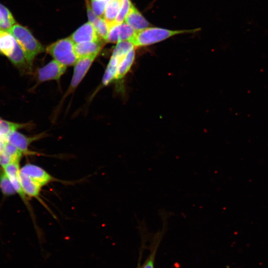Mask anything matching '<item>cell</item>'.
Instances as JSON below:
<instances>
[{
    "instance_id": "cell-1",
    "label": "cell",
    "mask_w": 268,
    "mask_h": 268,
    "mask_svg": "<svg viewBox=\"0 0 268 268\" xmlns=\"http://www.w3.org/2000/svg\"><path fill=\"white\" fill-rule=\"evenodd\" d=\"M199 30H170L159 27H147L136 32L129 41L134 47H143L161 42L176 35L195 32Z\"/></svg>"
},
{
    "instance_id": "cell-2",
    "label": "cell",
    "mask_w": 268,
    "mask_h": 268,
    "mask_svg": "<svg viewBox=\"0 0 268 268\" xmlns=\"http://www.w3.org/2000/svg\"><path fill=\"white\" fill-rule=\"evenodd\" d=\"M8 31L22 49L28 65H31L36 56L44 51L42 45L28 28L19 24H15Z\"/></svg>"
},
{
    "instance_id": "cell-3",
    "label": "cell",
    "mask_w": 268,
    "mask_h": 268,
    "mask_svg": "<svg viewBox=\"0 0 268 268\" xmlns=\"http://www.w3.org/2000/svg\"><path fill=\"white\" fill-rule=\"evenodd\" d=\"M75 43L70 37L64 38L49 45L47 52L60 64L67 67L74 66L78 60Z\"/></svg>"
},
{
    "instance_id": "cell-4",
    "label": "cell",
    "mask_w": 268,
    "mask_h": 268,
    "mask_svg": "<svg viewBox=\"0 0 268 268\" xmlns=\"http://www.w3.org/2000/svg\"><path fill=\"white\" fill-rule=\"evenodd\" d=\"M134 46L129 41L119 42L115 46L102 78V84L107 85L115 79L119 66L123 58Z\"/></svg>"
},
{
    "instance_id": "cell-5",
    "label": "cell",
    "mask_w": 268,
    "mask_h": 268,
    "mask_svg": "<svg viewBox=\"0 0 268 268\" xmlns=\"http://www.w3.org/2000/svg\"><path fill=\"white\" fill-rule=\"evenodd\" d=\"M67 67L53 60L38 69L37 79L40 82L51 80H58L66 72Z\"/></svg>"
},
{
    "instance_id": "cell-6",
    "label": "cell",
    "mask_w": 268,
    "mask_h": 268,
    "mask_svg": "<svg viewBox=\"0 0 268 268\" xmlns=\"http://www.w3.org/2000/svg\"><path fill=\"white\" fill-rule=\"evenodd\" d=\"M97 56L98 55H93L78 59L73 66V72L69 88L70 91L73 90L79 85Z\"/></svg>"
},
{
    "instance_id": "cell-7",
    "label": "cell",
    "mask_w": 268,
    "mask_h": 268,
    "mask_svg": "<svg viewBox=\"0 0 268 268\" xmlns=\"http://www.w3.org/2000/svg\"><path fill=\"white\" fill-rule=\"evenodd\" d=\"M20 172L29 176L42 187L51 182L60 181L42 167L32 164L24 165Z\"/></svg>"
},
{
    "instance_id": "cell-8",
    "label": "cell",
    "mask_w": 268,
    "mask_h": 268,
    "mask_svg": "<svg viewBox=\"0 0 268 268\" xmlns=\"http://www.w3.org/2000/svg\"><path fill=\"white\" fill-rule=\"evenodd\" d=\"M43 135V134H41L34 136L28 137L15 131L10 133L7 136L6 141L16 147L23 154H34V152L29 150V146L31 142L41 138Z\"/></svg>"
},
{
    "instance_id": "cell-9",
    "label": "cell",
    "mask_w": 268,
    "mask_h": 268,
    "mask_svg": "<svg viewBox=\"0 0 268 268\" xmlns=\"http://www.w3.org/2000/svg\"><path fill=\"white\" fill-rule=\"evenodd\" d=\"M70 37L75 44L101 40L89 21L78 28Z\"/></svg>"
},
{
    "instance_id": "cell-10",
    "label": "cell",
    "mask_w": 268,
    "mask_h": 268,
    "mask_svg": "<svg viewBox=\"0 0 268 268\" xmlns=\"http://www.w3.org/2000/svg\"><path fill=\"white\" fill-rule=\"evenodd\" d=\"M124 21L136 32L142 30L150 26L149 22L133 4Z\"/></svg>"
},
{
    "instance_id": "cell-11",
    "label": "cell",
    "mask_w": 268,
    "mask_h": 268,
    "mask_svg": "<svg viewBox=\"0 0 268 268\" xmlns=\"http://www.w3.org/2000/svg\"><path fill=\"white\" fill-rule=\"evenodd\" d=\"M103 46L102 40L75 44L74 49L78 58L98 55Z\"/></svg>"
},
{
    "instance_id": "cell-12",
    "label": "cell",
    "mask_w": 268,
    "mask_h": 268,
    "mask_svg": "<svg viewBox=\"0 0 268 268\" xmlns=\"http://www.w3.org/2000/svg\"><path fill=\"white\" fill-rule=\"evenodd\" d=\"M17 45L15 39L8 30L0 29V54L8 58Z\"/></svg>"
},
{
    "instance_id": "cell-13",
    "label": "cell",
    "mask_w": 268,
    "mask_h": 268,
    "mask_svg": "<svg viewBox=\"0 0 268 268\" xmlns=\"http://www.w3.org/2000/svg\"><path fill=\"white\" fill-rule=\"evenodd\" d=\"M19 180L22 189L25 195L39 199L42 187L29 176L20 172Z\"/></svg>"
},
{
    "instance_id": "cell-14",
    "label": "cell",
    "mask_w": 268,
    "mask_h": 268,
    "mask_svg": "<svg viewBox=\"0 0 268 268\" xmlns=\"http://www.w3.org/2000/svg\"><path fill=\"white\" fill-rule=\"evenodd\" d=\"M135 58V49H132L123 58L118 68L115 80L122 79L131 68Z\"/></svg>"
},
{
    "instance_id": "cell-15",
    "label": "cell",
    "mask_w": 268,
    "mask_h": 268,
    "mask_svg": "<svg viewBox=\"0 0 268 268\" xmlns=\"http://www.w3.org/2000/svg\"><path fill=\"white\" fill-rule=\"evenodd\" d=\"M121 0H111L106 6L102 17L109 24L110 27L115 23L119 14Z\"/></svg>"
},
{
    "instance_id": "cell-16",
    "label": "cell",
    "mask_w": 268,
    "mask_h": 268,
    "mask_svg": "<svg viewBox=\"0 0 268 268\" xmlns=\"http://www.w3.org/2000/svg\"><path fill=\"white\" fill-rule=\"evenodd\" d=\"M16 24L15 19L10 10L0 3V29H9Z\"/></svg>"
},
{
    "instance_id": "cell-17",
    "label": "cell",
    "mask_w": 268,
    "mask_h": 268,
    "mask_svg": "<svg viewBox=\"0 0 268 268\" xmlns=\"http://www.w3.org/2000/svg\"><path fill=\"white\" fill-rule=\"evenodd\" d=\"M25 126L26 124H18L0 119V136L6 140L7 136L10 133Z\"/></svg>"
},
{
    "instance_id": "cell-18",
    "label": "cell",
    "mask_w": 268,
    "mask_h": 268,
    "mask_svg": "<svg viewBox=\"0 0 268 268\" xmlns=\"http://www.w3.org/2000/svg\"><path fill=\"white\" fill-rule=\"evenodd\" d=\"M8 59L12 64L19 68L29 65L24 53L18 44L13 53Z\"/></svg>"
},
{
    "instance_id": "cell-19",
    "label": "cell",
    "mask_w": 268,
    "mask_h": 268,
    "mask_svg": "<svg viewBox=\"0 0 268 268\" xmlns=\"http://www.w3.org/2000/svg\"><path fill=\"white\" fill-rule=\"evenodd\" d=\"M92 25L100 38L106 41L110 29L107 22L102 17H99Z\"/></svg>"
},
{
    "instance_id": "cell-20",
    "label": "cell",
    "mask_w": 268,
    "mask_h": 268,
    "mask_svg": "<svg viewBox=\"0 0 268 268\" xmlns=\"http://www.w3.org/2000/svg\"><path fill=\"white\" fill-rule=\"evenodd\" d=\"M0 188L5 195H12L16 193L9 177L3 170L0 172Z\"/></svg>"
},
{
    "instance_id": "cell-21",
    "label": "cell",
    "mask_w": 268,
    "mask_h": 268,
    "mask_svg": "<svg viewBox=\"0 0 268 268\" xmlns=\"http://www.w3.org/2000/svg\"><path fill=\"white\" fill-rule=\"evenodd\" d=\"M132 4L130 0H121L120 11L115 21L116 23H121L125 21Z\"/></svg>"
},
{
    "instance_id": "cell-22",
    "label": "cell",
    "mask_w": 268,
    "mask_h": 268,
    "mask_svg": "<svg viewBox=\"0 0 268 268\" xmlns=\"http://www.w3.org/2000/svg\"><path fill=\"white\" fill-rule=\"evenodd\" d=\"M121 29L120 23H114L110 27L106 42L117 43L120 41Z\"/></svg>"
},
{
    "instance_id": "cell-23",
    "label": "cell",
    "mask_w": 268,
    "mask_h": 268,
    "mask_svg": "<svg viewBox=\"0 0 268 268\" xmlns=\"http://www.w3.org/2000/svg\"><path fill=\"white\" fill-rule=\"evenodd\" d=\"M3 152L9 155L14 161H19L23 154L16 147L7 141L5 142Z\"/></svg>"
},
{
    "instance_id": "cell-24",
    "label": "cell",
    "mask_w": 268,
    "mask_h": 268,
    "mask_svg": "<svg viewBox=\"0 0 268 268\" xmlns=\"http://www.w3.org/2000/svg\"><path fill=\"white\" fill-rule=\"evenodd\" d=\"M111 0H91V7L95 14L102 17L106 6Z\"/></svg>"
},
{
    "instance_id": "cell-25",
    "label": "cell",
    "mask_w": 268,
    "mask_h": 268,
    "mask_svg": "<svg viewBox=\"0 0 268 268\" xmlns=\"http://www.w3.org/2000/svg\"><path fill=\"white\" fill-rule=\"evenodd\" d=\"M3 168V171L9 178L19 175L20 169L19 168V161H13Z\"/></svg>"
},
{
    "instance_id": "cell-26",
    "label": "cell",
    "mask_w": 268,
    "mask_h": 268,
    "mask_svg": "<svg viewBox=\"0 0 268 268\" xmlns=\"http://www.w3.org/2000/svg\"><path fill=\"white\" fill-rule=\"evenodd\" d=\"M13 161V159L3 151L0 153V165L3 168Z\"/></svg>"
},
{
    "instance_id": "cell-27",
    "label": "cell",
    "mask_w": 268,
    "mask_h": 268,
    "mask_svg": "<svg viewBox=\"0 0 268 268\" xmlns=\"http://www.w3.org/2000/svg\"><path fill=\"white\" fill-rule=\"evenodd\" d=\"M86 7L89 22H90L92 24H93L97 20V19L99 18V16H97L95 14L93 10H92L91 6L88 2H86Z\"/></svg>"
},
{
    "instance_id": "cell-28",
    "label": "cell",
    "mask_w": 268,
    "mask_h": 268,
    "mask_svg": "<svg viewBox=\"0 0 268 268\" xmlns=\"http://www.w3.org/2000/svg\"><path fill=\"white\" fill-rule=\"evenodd\" d=\"M154 257L151 255L142 268H153Z\"/></svg>"
}]
</instances>
